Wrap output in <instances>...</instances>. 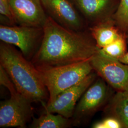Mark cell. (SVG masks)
Instances as JSON below:
<instances>
[{"label": "cell", "instance_id": "17", "mask_svg": "<svg viewBox=\"0 0 128 128\" xmlns=\"http://www.w3.org/2000/svg\"><path fill=\"white\" fill-rule=\"evenodd\" d=\"M0 15L1 25H16L10 8L9 0H0Z\"/></svg>", "mask_w": 128, "mask_h": 128}, {"label": "cell", "instance_id": "19", "mask_svg": "<svg viewBox=\"0 0 128 128\" xmlns=\"http://www.w3.org/2000/svg\"><path fill=\"white\" fill-rule=\"evenodd\" d=\"M119 60L124 64H128V52L126 53L122 57L119 58Z\"/></svg>", "mask_w": 128, "mask_h": 128}, {"label": "cell", "instance_id": "15", "mask_svg": "<svg viewBox=\"0 0 128 128\" xmlns=\"http://www.w3.org/2000/svg\"><path fill=\"white\" fill-rule=\"evenodd\" d=\"M112 19L121 32L128 33V0H120Z\"/></svg>", "mask_w": 128, "mask_h": 128}, {"label": "cell", "instance_id": "8", "mask_svg": "<svg viewBox=\"0 0 128 128\" xmlns=\"http://www.w3.org/2000/svg\"><path fill=\"white\" fill-rule=\"evenodd\" d=\"M96 79V74L92 72L81 82L60 92L51 103L42 104L44 110L71 119L78 102Z\"/></svg>", "mask_w": 128, "mask_h": 128}, {"label": "cell", "instance_id": "16", "mask_svg": "<svg viewBox=\"0 0 128 128\" xmlns=\"http://www.w3.org/2000/svg\"><path fill=\"white\" fill-rule=\"evenodd\" d=\"M126 41L122 35L108 45L99 49V50L103 54L118 60L126 53Z\"/></svg>", "mask_w": 128, "mask_h": 128}, {"label": "cell", "instance_id": "13", "mask_svg": "<svg viewBox=\"0 0 128 128\" xmlns=\"http://www.w3.org/2000/svg\"><path fill=\"white\" fill-rule=\"evenodd\" d=\"M73 126L72 120L61 115L44 110V114L38 118L33 117L30 128H68Z\"/></svg>", "mask_w": 128, "mask_h": 128}, {"label": "cell", "instance_id": "14", "mask_svg": "<svg viewBox=\"0 0 128 128\" xmlns=\"http://www.w3.org/2000/svg\"><path fill=\"white\" fill-rule=\"evenodd\" d=\"M109 110L123 128H128V91H118L110 103Z\"/></svg>", "mask_w": 128, "mask_h": 128}, {"label": "cell", "instance_id": "1", "mask_svg": "<svg viewBox=\"0 0 128 128\" xmlns=\"http://www.w3.org/2000/svg\"><path fill=\"white\" fill-rule=\"evenodd\" d=\"M43 29L41 46L31 60L37 68L59 66L90 60L99 50L90 33L69 30L48 16Z\"/></svg>", "mask_w": 128, "mask_h": 128}, {"label": "cell", "instance_id": "11", "mask_svg": "<svg viewBox=\"0 0 128 128\" xmlns=\"http://www.w3.org/2000/svg\"><path fill=\"white\" fill-rule=\"evenodd\" d=\"M85 21L92 26L112 18L114 0H70Z\"/></svg>", "mask_w": 128, "mask_h": 128}, {"label": "cell", "instance_id": "5", "mask_svg": "<svg viewBox=\"0 0 128 128\" xmlns=\"http://www.w3.org/2000/svg\"><path fill=\"white\" fill-rule=\"evenodd\" d=\"M8 90L10 98L0 104V127L25 128L33 117L32 102L20 94L14 85Z\"/></svg>", "mask_w": 128, "mask_h": 128}, {"label": "cell", "instance_id": "9", "mask_svg": "<svg viewBox=\"0 0 128 128\" xmlns=\"http://www.w3.org/2000/svg\"><path fill=\"white\" fill-rule=\"evenodd\" d=\"M48 16L62 26L83 31L86 21L70 0H41Z\"/></svg>", "mask_w": 128, "mask_h": 128}, {"label": "cell", "instance_id": "12", "mask_svg": "<svg viewBox=\"0 0 128 128\" xmlns=\"http://www.w3.org/2000/svg\"><path fill=\"white\" fill-rule=\"evenodd\" d=\"M89 30L92 37L99 49L108 45L122 35L112 18L92 26Z\"/></svg>", "mask_w": 128, "mask_h": 128}, {"label": "cell", "instance_id": "3", "mask_svg": "<svg viewBox=\"0 0 128 128\" xmlns=\"http://www.w3.org/2000/svg\"><path fill=\"white\" fill-rule=\"evenodd\" d=\"M37 68L48 92L46 104L52 102L62 92L81 82L94 70L90 60L59 66Z\"/></svg>", "mask_w": 128, "mask_h": 128}, {"label": "cell", "instance_id": "2", "mask_svg": "<svg viewBox=\"0 0 128 128\" xmlns=\"http://www.w3.org/2000/svg\"><path fill=\"white\" fill-rule=\"evenodd\" d=\"M0 66L4 69L18 91L32 102L46 103L49 95L38 69L15 46L0 43Z\"/></svg>", "mask_w": 128, "mask_h": 128}, {"label": "cell", "instance_id": "18", "mask_svg": "<svg viewBox=\"0 0 128 128\" xmlns=\"http://www.w3.org/2000/svg\"><path fill=\"white\" fill-rule=\"evenodd\" d=\"M92 128H121L123 127L118 119L114 116H110L94 123L92 125Z\"/></svg>", "mask_w": 128, "mask_h": 128}, {"label": "cell", "instance_id": "4", "mask_svg": "<svg viewBox=\"0 0 128 128\" xmlns=\"http://www.w3.org/2000/svg\"><path fill=\"white\" fill-rule=\"evenodd\" d=\"M43 36V27L0 25L1 41L18 48L22 55L30 61L41 46Z\"/></svg>", "mask_w": 128, "mask_h": 128}, {"label": "cell", "instance_id": "7", "mask_svg": "<svg viewBox=\"0 0 128 128\" xmlns=\"http://www.w3.org/2000/svg\"><path fill=\"white\" fill-rule=\"evenodd\" d=\"M108 94L107 82L101 78H96L78 102L71 118L73 126L94 114L104 104Z\"/></svg>", "mask_w": 128, "mask_h": 128}, {"label": "cell", "instance_id": "6", "mask_svg": "<svg viewBox=\"0 0 128 128\" xmlns=\"http://www.w3.org/2000/svg\"><path fill=\"white\" fill-rule=\"evenodd\" d=\"M94 71L118 91H128V64L107 56L99 49L90 60Z\"/></svg>", "mask_w": 128, "mask_h": 128}, {"label": "cell", "instance_id": "10", "mask_svg": "<svg viewBox=\"0 0 128 128\" xmlns=\"http://www.w3.org/2000/svg\"><path fill=\"white\" fill-rule=\"evenodd\" d=\"M16 25L43 27L48 16L41 0H9Z\"/></svg>", "mask_w": 128, "mask_h": 128}]
</instances>
